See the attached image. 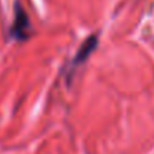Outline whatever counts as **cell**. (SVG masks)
<instances>
[{"label":"cell","instance_id":"cell-2","mask_svg":"<svg viewBox=\"0 0 154 154\" xmlns=\"http://www.w3.org/2000/svg\"><path fill=\"white\" fill-rule=\"evenodd\" d=\"M95 47H97V36L92 35V36H89V38L82 44V47L79 48V51H77L75 56L72 57V68H75L77 65H80L82 62H85L86 57L94 51Z\"/></svg>","mask_w":154,"mask_h":154},{"label":"cell","instance_id":"cell-1","mask_svg":"<svg viewBox=\"0 0 154 154\" xmlns=\"http://www.w3.org/2000/svg\"><path fill=\"white\" fill-rule=\"evenodd\" d=\"M29 30H30V23H29V18H27L26 12L21 8H17L15 20H14V24H12V29H11L12 36L20 39V41L26 39L27 35H29Z\"/></svg>","mask_w":154,"mask_h":154}]
</instances>
